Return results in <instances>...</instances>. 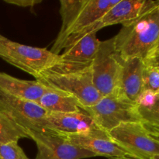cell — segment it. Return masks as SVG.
<instances>
[{"label": "cell", "instance_id": "obj_1", "mask_svg": "<svg viewBox=\"0 0 159 159\" xmlns=\"http://www.w3.org/2000/svg\"><path fill=\"white\" fill-rule=\"evenodd\" d=\"M113 40L115 51L121 59L146 60L159 40V0L138 18L123 24Z\"/></svg>", "mask_w": 159, "mask_h": 159}, {"label": "cell", "instance_id": "obj_2", "mask_svg": "<svg viewBox=\"0 0 159 159\" xmlns=\"http://www.w3.org/2000/svg\"><path fill=\"white\" fill-rule=\"evenodd\" d=\"M36 80L48 88L72 96L82 108L95 105L102 97L93 84L92 64L79 65L61 62L45 71Z\"/></svg>", "mask_w": 159, "mask_h": 159}, {"label": "cell", "instance_id": "obj_3", "mask_svg": "<svg viewBox=\"0 0 159 159\" xmlns=\"http://www.w3.org/2000/svg\"><path fill=\"white\" fill-rule=\"evenodd\" d=\"M0 57L10 65L38 79L43 72L61 63L60 54L46 48L14 42L0 34Z\"/></svg>", "mask_w": 159, "mask_h": 159}, {"label": "cell", "instance_id": "obj_4", "mask_svg": "<svg viewBox=\"0 0 159 159\" xmlns=\"http://www.w3.org/2000/svg\"><path fill=\"white\" fill-rule=\"evenodd\" d=\"M82 109L93 117L101 130L107 133L123 124L142 122L138 104L118 91L102 96L92 107Z\"/></svg>", "mask_w": 159, "mask_h": 159}, {"label": "cell", "instance_id": "obj_5", "mask_svg": "<svg viewBox=\"0 0 159 159\" xmlns=\"http://www.w3.org/2000/svg\"><path fill=\"white\" fill-rule=\"evenodd\" d=\"M108 134L132 158L153 159L159 155V141L149 134L143 122L123 124L108 132Z\"/></svg>", "mask_w": 159, "mask_h": 159}, {"label": "cell", "instance_id": "obj_6", "mask_svg": "<svg viewBox=\"0 0 159 159\" xmlns=\"http://www.w3.org/2000/svg\"><path fill=\"white\" fill-rule=\"evenodd\" d=\"M120 68L113 37L101 41L99 51L92 62V72L93 84L102 96L118 91Z\"/></svg>", "mask_w": 159, "mask_h": 159}, {"label": "cell", "instance_id": "obj_7", "mask_svg": "<svg viewBox=\"0 0 159 159\" xmlns=\"http://www.w3.org/2000/svg\"><path fill=\"white\" fill-rule=\"evenodd\" d=\"M28 134L37 148L34 159H83L96 157L92 152L70 142L64 135L51 130L28 131Z\"/></svg>", "mask_w": 159, "mask_h": 159}, {"label": "cell", "instance_id": "obj_8", "mask_svg": "<svg viewBox=\"0 0 159 159\" xmlns=\"http://www.w3.org/2000/svg\"><path fill=\"white\" fill-rule=\"evenodd\" d=\"M0 113H3L28 131L44 130L47 112L37 102L22 99L0 89Z\"/></svg>", "mask_w": 159, "mask_h": 159}, {"label": "cell", "instance_id": "obj_9", "mask_svg": "<svg viewBox=\"0 0 159 159\" xmlns=\"http://www.w3.org/2000/svg\"><path fill=\"white\" fill-rule=\"evenodd\" d=\"M44 130L60 134H85L101 130L91 116L83 110L73 113H47L43 120Z\"/></svg>", "mask_w": 159, "mask_h": 159}, {"label": "cell", "instance_id": "obj_10", "mask_svg": "<svg viewBox=\"0 0 159 159\" xmlns=\"http://www.w3.org/2000/svg\"><path fill=\"white\" fill-rule=\"evenodd\" d=\"M97 32H82L68 37L65 41L61 59L63 63L70 65H90L99 51L100 40Z\"/></svg>", "mask_w": 159, "mask_h": 159}, {"label": "cell", "instance_id": "obj_11", "mask_svg": "<svg viewBox=\"0 0 159 159\" xmlns=\"http://www.w3.org/2000/svg\"><path fill=\"white\" fill-rule=\"evenodd\" d=\"M156 2L152 0H120L98 23L84 32H98L107 26L128 23L152 7Z\"/></svg>", "mask_w": 159, "mask_h": 159}, {"label": "cell", "instance_id": "obj_12", "mask_svg": "<svg viewBox=\"0 0 159 159\" xmlns=\"http://www.w3.org/2000/svg\"><path fill=\"white\" fill-rule=\"evenodd\" d=\"M65 138L72 144L92 152L96 156H103L110 159L128 156L104 130L85 134L68 135Z\"/></svg>", "mask_w": 159, "mask_h": 159}, {"label": "cell", "instance_id": "obj_13", "mask_svg": "<svg viewBox=\"0 0 159 159\" xmlns=\"http://www.w3.org/2000/svg\"><path fill=\"white\" fill-rule=\"evenodd\" d=\"M120 61L121 68L118 92L129 100L137 103L138 98L144 91L143 72L144 61L139 57L127 60H123L120 57Z\"/></svg>", "mask_w": 159, "mask_h": 159}, {"label": "cell", "instance_id": "obj_14", "mask_svg": "<svg viewBox=\"0 0 159 159\" xmlns=\"http://www.w3.org/2000/svg\"><path fill=\"white\" fill-rule=\"evenodd\" d=\"M119 1L120 0H84L82 7L78 12L67 33L65 41L70 36L86 30L98 23Z\"/></svg>", "mask_w": 159, "mask_h": 159}, {"label": "cell", "instance_id": "obj_15", "mask_svg": "<svg viewBox=\"0 0 159 159\" xmlns=\"http://www.w3.org/2000/svg\"><path fill=\"white\" fill-rule=\"evenodd\" d=\"M0 89L12 96L34 102L51 89L37 80L19 79L4 72H0Z\"/></svg>", "mask_w": 159, "mask_h": 159}, {"label": "cell", "instance_id": "obj_16", "mask_svg": "<svg viewBox=\"0 0 159 159\" xmlns=\"http://www.w3.org/2000/svg\"><path fill=\"white\" fill-rule=\"evenodd\" d=\"M37 103L48 113H73L82 110V105L78 99L52 89L45 93Z\"/></svg>", "mask_w": 159, "mask_h": 159}, {"label": "cell", "instance_id": "obj_17", "mask_svg": "<svg viewBox=\"0 0 159 159\" xmlns=\"http://www.w3.org/2000/svg\"><path fill=\"white\" fill-rule=\"evenodd\" d=\"M23 138H30L28 130L0 113V145L18 142Z\"/></svg>", "mask_w": 159, "mask_h": 159}, {"label": "cell", "instance_id": "obj_18", "mask_svg": "<svg viewBox=\"0 0 159 159\" xmlns=\"http://www.w3.org/2000/svg\"><path fill=\"white\" fill-rule=\"evenodd\" d=\"M144 90L159 94V71L156 68L144 64L143 72Z\"/></svg>", "mask_w": 159, "mask_h": 159}, {"label": "cell", "instance_id": "obj_19", "mask_svg": "<svg viewBox=\"0 0 159 159\" xmlns=\"http://www.w3.org/2000/svg\"><path fill=\"white\" fill-rule=\"evenodd\" d=\"M138 107V112L143 123L153 126H159V96L155 102L148 107Z\"/></svg>", "mask_w": 159, "mask_h": 159}, {"label": "cell", "instance_id": "obj_20", "mask_svg": "<svg viewBox=\"0 0 159 159\" xmlns=\"http://www.w3.org/2000/svg\"><path fill=\"white\" fill-rule=\"evenodd\" d=\"M0 159H29L18 142L0 145Z\"/></svg>", "mask_w": 159, "mask_h": 159}, {"label": "cell", "instance_id": "obj_21", "mask_svg": "<svg viewBox=\"0 0 159 159\" xmlns=\"http://www.w3.org/2000/svg\"><path fill=\"white\" fill-rule=\"evenodd\" d=\"M157 96H158V95L152 93V92L144 90L138 98L137 104L139 107H148L155 102Z\"/></svg>", "mask_w": 159, "mask_h": 159}, {"label": "cell", "instance_id": "obj_22", "mask_svg": "<svg viewBox=\"0 0 159 159\" xmlns=\"http://www.w3.org/2000/svg\"><path fill=\"white\" fill-rule=\"evenodd\" d=\"M9 4L15 5L20 7H34L36 5L42 2L41 0H5Z\"/></svg>", "mask_w": 159, "mask_h": 159}, {"label": "cell", "instance_id": "obj_23", "mask_svg": "<svg viewBox=\"0 0 159 159\" xmlns=\"http://www.w3.org/2000/svg\"><path fill=\"white\" fill-rule=\"evenodd\" d=\"M144 61L145 65L153 67L159 71V51L151 54Z\"/></svg>", "mask_w": 159, "mask_h": 159}, {"label": "cell", "instance_id": "obj_24", "mask_svg": "<svg viewBox=\"0 0 159 159\" xmlns=\"http://www.w3.org/2000/svg\"><path fill=\"white\" fill-rule=\"evenodd\" d=\"M144 125L145 127V128L148 130V131L149 132V134L155 139H156L157 141H159V126L150 125V124H145V123H144Z\"/></svg>", "mask_w": 159, "mask_h": 159}, {"label": "cell", "instance_id": "obj_25", "mask_svg": "<svg viewBox=\"0 0 159 159\" xmlns=\"http://www.w3.org/2000/svg\"><path fill=\"white\" fill-rule=\"evenodd\" d=\"M159 51V40H158V43H157L156 46H155V49H154V50H153V51H152V54H153V53L156 52V51ZM151 54H150V55H151Z\"/></svg>", "mask_w": 159, "mask_h": 159}, {"label": "cell", "instance_id": "obj_26", "mask_svg": "<svg viewBox=\"0 0 159 159\" xmlns=\"http://www.w3.org/2000/svg\"><path fill=\"white\" fill-rule=\"evenodd\" d=\"M111 159H137V158H132V157H130V156H126V157H124V158H111Z\"/></svg>", "mask_w": 159, "mask_h": 159}, {"label": "cell", "instance_id": "obj_27", "mask_svg": "<svg viewBox=\"0 0 159 159\" xmlns=\"http://www.w3.org/2000/svg\"><path fill=\"white\" fill-rule=\"evenodd\" d=\"M153 159H159V155H157V156H155Z\"/></svg>", "mask_w": 159, "mask_h": 159}, {"label": "cell", "instance_id": "obj_28", "mask_svg": "<svg viewBox=\"0 0 159 159\" xmlns=\"http://www.w3.org/2000/svg\"><path fill=\"white\" fill-rule=\"evenodd\" d=\"M158 96H159V94H158Z\"/></svg>", "mask_w": 159, "mask_h": 159}]
</instances>
